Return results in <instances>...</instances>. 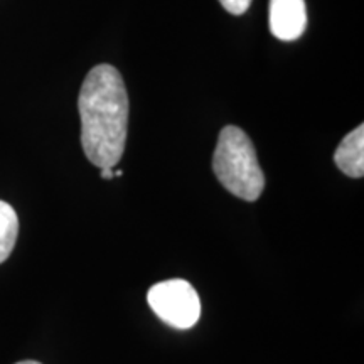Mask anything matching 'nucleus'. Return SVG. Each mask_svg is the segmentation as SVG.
I'll list each match as a JSON object with an SVG mask.
<instances>
[{"label":"nucleus","mask_w":364,"mask_h":364,"mask_svg":"<svg viewBox=\"0 0 364 364\" xmlns=\"http://www.w3.org/2000/svg\"><path fill=\"white\" fill-rule=\"evenodd\" d=\"M16 364H41V363H38V361H19V363H16Z\"/></svg>","instance_id":"obj_9"},{"label":"nucleus","mask_w":364,"mask_h":364,"mask_svg":"<svg viewBox=\"0 0 364 364\" xmlns=\"http://www.w3.org/2000/svg\"><path fill=\"white\" fill-rule=\"evenodd\" d=\"M78 110L86 159L100 169H113L125 152L130 112L129 93L115 66L98 65L86 75Z\"/></svg>","instance_id":"obj_1"},{"label":"nucleus","mask_w":364,"mask_h":364,"mask_svg":"<svg viewBox=\"0 0 364 364\" xmlns=\"http://www.w3.org/2000/svg\"><path fill=\"white\" fill-rule=\"evenodd\" d=\"M100 176H102V179H105V181H110V179H113V177H115L112 167H103L102 174H100Z\"/></svg>","instance_id":"obj_8"},{"label":"nucleus","mask_w":364,"mask_h":364,"mask_svg":"<svg viewBox=\"0 0 364 364\" xmlns=\"http://www.w3.org/2000/svg\"><path fill=\"white\" fill-rule=\"evenodd\" d=\"M19 235V218L14 208L6 201H0V263L11 257Z\"/></svg>","instance_id":"obj_6"},{"label":"nucleus","mask_w":364,"mask_h":364,"mask_svg":"<svg viewBox=\"0 0 364 364\" xmlns=\"http://www.w3.org/2000/svg\"><path fill=\"white\" fill-rule=\"evenodd\" d=\"M307 9L304 0H270V31L280 41H295L306 33Z\"/></svg>","instance_id":"obj_4"},{"label":"nucleus","mask_w":364,"mask_h":364,"mask_svg":"<svg viewBox=\"0 0 364 364\" xmlns=\"http://www.w3.org/2000/svg\"><path fill=\"white\" fill-rule=\"evenodd\" d=\"M334 162L341 172L353 179L364 176V127L359 125L341 140L334 152Z\"/></svg>","instance_id":"obj_5"},{"label":"nucleus","mask_w":364,"mask_h":364,"mask_svg":"<svg viewBox=\"0 0 364 364\" xmlns=\"http://www.w3.org/2000/svg\"><path fill=\"white\" fill-rule=\"evenodd\" d=\"M213 171L223 188L243 201H257L265 189V176L257 150L240 127L228 125L220 132Z\"/></svg>","instance_id":"obj_2"},{"label":"nucleus","mask_w":364,"mask_h":364,"mask_svg":"<svg viewBox=\"0 0 364 364\" xmlns=\"http://www.w3.org/2000/svg\"><path fill=\"white\" fill-rule=\"evenodd\" d=\"M113 174H115V177H122V176H124V172L118 169V171H113Z\"/></svg>","instance_id":"obj_10"},{"label":"nucleus","mask_w":364,"mask_h":364,"mask_svg":"<svg viewBox=\"0 0 364 364\" xmlns=\"http://www.w3.org/2000/svg\"><path fill=\"white\" fill-rule=\"evenodd\" d=\"M154 314L176 329H189L201 316V302L189 282L172 279L156 284L147 294Z\"/></svg>","instance_id":"obj_3"},{"label":"nucleus","mask_w":364,"mask_h":364,"mask_svg":"<svg viewBox=\"0 0 364 364\" xmlns=\"http://www.w3.org/2000/svg\"><path fill=\"white\" fill-rule=\"evenodd\" d=\"M220 4L233 16H243L252 6V0H220Z\"/></svg>","instance_id":"obj_7"}]
</instances>
